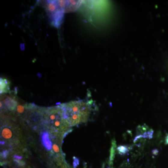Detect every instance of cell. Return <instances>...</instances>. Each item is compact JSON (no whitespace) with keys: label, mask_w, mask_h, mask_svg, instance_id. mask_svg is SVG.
I'll list each match as a JSON object with an SVG mask.
<instances>
[{"label":"cell","mask_w":168,"mask_h":168,"mask_svg":"<svg viewBox=\"0 0 168 168\" xmlns=\"http://www.w3.org/2000/svg\"><path fill=\"white\" fill-rule=\"evenodd\" d=\"M118 150L120 153L121 154H124L129 150V149L127 147L121 146L118 148Z\"/></svg>","instance_id":"277c9868"},{"label":"cell","mask_w":168,"mask_h":168,"mask_svg":"<svg viewBox=\"0 0 168 168\" xmlns=\"http://www.w3.org/2000/svg\"><path fill=\"white\" fill-rule=\"evenodd\" d=\"M63 116L70 126L87 120L90 113L89 104L83 101H73L61 105Z\"/></svg>","instance_id":"6da1fadb"},{"label":"cell","mask_w":168,"mask_h":168,"mask_svg":"<svg viewBox=\"0 0 168 168\" xmlns=\"http://www.w3.org/2000/svg\"><path fill=\"white\" fill-rule=\"evenodd\" d=\"M48 16L55 25H60L63 17L64 10L60 7L57 1H48L44 5Z\"/></svg>","instance_id":"7a4b0ae2"},{"label":"cell","mask_w":168,"mask_h":168,"mask_svg":"<svg viewBox=\"0 0 168 168\" xmlns=\"http://www.w3.org/2000/svg\"><path fill=\"white\" fill-rule=\"evenodd\" d=\"M166 144H168V135L166 137Z\"/></svg>","instance_id":"8992f818"},{"label":"cell","mask_w":168,"mask_h":168,"mask_svg":"<svg viewBox=\"0 0 168 168\" xmlns=\"http://www.w3.org/2000/svg\"><path fill=\"white\" fill-rule=\"evenodd\" d=\"M10 83L8 80L1 78V93H6L9 89Z\"/></svg>","instance_id":"3957f363"},{"label":"cell","mask_w":168,"mask_h":168,"mask_svg":"<svg viewBox=\"0 0 168 168\" xmlns=\"http://www.w3.org/2000/svg\"><path fill=\"white\" fill-rule=\"evenodd\" d=\"M24 107L23 105H18L17 107V111L19 113H22L23 112H24Z\"/></svg>","instance_id":"5b68a950"}]
</instances>
